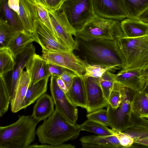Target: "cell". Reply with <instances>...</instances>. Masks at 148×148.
Masks as SVG:
<instances>
[{
    "label": "cell",
    "mask_w": 148,
    "mask_h": 148,
    "mask_svg": "<svg viewBox=\"0 0 148 148\" xmlns=\"http://www.w3.org/2000/svg\"><path fill=\"white\" fill-rule=\"evenodd\" d=\"M36 6L40 20L54 34L47 8L39 5Z\"/></svg>",
    "instance_id": "d590c367"
},
{
    "label": "cell",
    "mask_w": 148,
    "mask_h": 148,
    "mask_svg": "<svg viewBox=\"0 0 148 148\" xmlns=\"http://www.w3.org/2000/svg\"><path fill=\"white\" fill-rule=\"evenodd\" d=\"M106 137L107 140L115 148H123L120 144L118 138L114 134L112 135L106 136Z\"/></svg>",
    "instance_id": "b9f144b4"
},
{
    "label": "cell",
    "mask_w": 148,
    "mask_h": 148,
    "mask_svg": "<svg viewBox=\"0 0 148 148\" xmlns=\"http://www.w3.org/2000/svg\"><path fill=\"white\" fill-rule=\"evenodd\" d=\"M130 126L124 132L133 138L134 141L148 136V120L131 111Z\"/></svg>",
    "instance_id": "d6986e66"
},
{
    "label": "cell",
    "mask_w": 148,
    "mask_h": 148,
    "mask_svg": "<svg viewBox=\"0 0 148 148\" xmlns=\"http://www.w3.org/2000/svg\"><path fill=\"white\" fill-rule=\"evenodd\" d=\"M38 122L22 115L15 123L0 127V148H28L35 138Z\"/></svg>",
    "instance_id": "277c9868"
},
{
    "label": "cell",
    "mask_w": 148,
    "mask_h": 148,
    "mask_svg": "<svg viewBox=\"0 0 148 148\" xmlns=\"http://www.w3.org/2000/svg\"><path fill=\"white\" fill-rule=\"evenodd\" d=\"M78 126L81 131L89 132L100 136H110L114 134V131L107 126L88 119L82 124L78 125Z\"/></svg>",
    "instance_id": "4316f807"
},
{
    "label": "cell",
    "mask_w": 148,
    "mask_h": 148,
    "mask_svg": "<svg viewBox=\"0 0 148 148\" xmlns=\"http://www.w3.org/2000/svg\"><path fill=\"white\" fill-rule=\"evenodd\" d=\"M5 0H0V4L3 3Z\"/></svg>",
    "instance_id": "681fc988"
},
{
    "label": "cell",
    "mask_w": 148,
    "mask_h": 148,
    "mask_svg": "<svg viewBox=\"0 0 148 148\" xmlns=\"http://www.w3.org/2000/svg\"><path fill=\"white\" fill-rule=\"evenodd\" d=\"M77 76L70 71H65L60 76V77L64 82L68 90L72 84L74 78Z\"/></svg>",
    "instance_id": "f35d334b"
},
{
    "label": "cell",
    "mask_w": 148,
    "mask_h": 148,
    "mask_svg": "<svg viewBox=\"0 0 148 148\" xmlns=\"http://www.w3.org/2000/svg\"><path fill=\"white\" fill-rule=\"evenodd\" d=\"M130 108L134 114L148 118V95L143 92L134 91L131 99Z\"/></svg>",
    "instance_id": "603a6c76"
},
{
    "label": "cell",
    "mask_w": 148,
    "mask_h": 148,
    "mask_svg": "<svg viewBox=\"0 0 148 148\" xmlns=\"http://www.w3.org/2000/svg\"><path fill=\"white\" fill-rule=\"evenodd\" d=\"M49 9H56L59 8L62 0H46Z\"/></svg>",
    "instance_id": "ee69618b"
},
{
    "label": "cell",
    "mask_w": 148,
    "mask_h": 148,
    "mask_svg": "<svg viewBox=\"0 0 148 148\" xmlns=\"http://www.w3.org/2000/svg\"><path fill=\"white\" fill-rule=\"evenodd\" d=\"M31 82V79L27 71H22L19 78L14 97L10 101L12 112L19 111L21 104L26 95Z\"/></svg>",
    "instance_id": "ac0fdd59"
},
{
    "label": "cell",
    "mask_w": 148,
    "mask_h": 148,
    "mask_svg": "<svg viewBox=\"0 0 148 148\" xmlns=\"http://www.w3.org/2000/svg\"><path fill=\"white\" fill-rule=\"evenodd\" d=\"M4 76H0V116L8 111L10 99L4 82Z\"/></svg>",
    "instance_id": "1f68e13d"
},
{
    "label": "cell",
    "mask_w": 148,
    "mask_h": 148,
    "mask_svg": "<svg viewBox=\"0 0 148 148\" xmlns=\"http://www.w3.org/2000/svg\"><path fill=\"white\" fill-rule=\"evenodd\" d=\"M114 134L118 138L123 148L130 147L134 143V139L123 132H114Z\"/></svg>",
    "instance_id": "8d00e7d4"
},
{
    "label": "cell",
    "mask_w": 148,
    "mask_h": 148,
    "mask_svg": "<svg viewBox=\"0 0 148 148\" xmlns=\"http://www.w3.org/2000/svg\"><path fill=\"white\" fill-rule=\"evenodd\" d=\"M139 80L142 92L148 95V68L139 75Z\"/></svg>",
    "instance_id": "74e56055"
},
{
    "label": "cell",
    "mask_w": 148,
    "mask_h": 148,
    "mask_svg": "<svg viewBox=\"0 0 148 148\" xmlns=\"http://www.w3.org/2000/svg\"><path fill=\"white\" fill-rule=\"evenodd\" d=\"M147 27H148V24H147Z\"/></svg>",
    "instance_id": "816d5d0a"
},
{
    "label": "cell",
    "mask_w": 148,
    "mask_h": 148,
    "mask_svg": "<svg viewBox=\"0 0 148 148\" xmlns=\"http://www.w3.org/2000/svg\"><path fill=\"white\" fill-rule=\"evenodd\" d=\"M75 38V50L80 52L88 64L121 69L122 63L115 50L116 40H86L77 36Z\"/></svg>",
    "instance_id": "7a4b0ae2"
},
{
    "label": "cell",
    "mask_w": 148,
    "mask_h": 148,
    "mask_svg": "<svg viewBox=\"0 0 148 148\" xmlns=\"http://www.w3.org/2000/svg\"><path fill=\"white\" fill-rule=\"evenodd\" d=\"M115 50L122 63L121 72L141 73L148 68V34L122 36L116 40Z\"/></svg>",
    "instance_id": "6da1fadb"
},
{
    "label": "cell",
    "mask_w": 148,
    "mask_h": 148,
    "mask_svg": "<svg viewBox=\"0 0 148 148\" xmlns=\"http://www.w3.org/2000/svg\"><path fill=\"white\" fill-rule=\"evenodd\" d=\"M137 19L146 24H148V9L140 14Z\"/></svg>",
    "instance_id": "bcb514c9"
},
{
    "label": "cell",
    "mask_w": 148,
    "mask_h": 148,
    "mask_svg": "<svg viewBox=\"0 0 148 148\" xmlns=\"http://www.w3.org/2000/svg\"><path fill=\"white\" fill-rule=\"evenodd\" d=\"M92 1L96 15L119 21L127 17V12L123 0Z\"/></svg>",
    "instance_id": "7c38bea8"
},
{
    "label": "cell",
    "mask_w": 148,
    "mask_h": 148,
    "mask_svg": "<svg viewBox=\"0 0 148 148\" xmlns=\"http://www.w3.org/2000/svg\"><path fill=\"white\" fill-rule=\"evenodd\" d=\"M121 94L117 83L116 82L108 100V104L112 108L116 109L121 104Z\"/></svg>",
    "instance_id": "e575fe53"
},
{
    "label": "cell",
    "mask_w": 148,
    "mask_h": 148,
    "mask_svg": "<svg viewBox=\"0 0 148 148\" xmlns=\"http://www.w3.org/2000/svg\"><path fill=\"white\" fill-rule=\"evenodd\" d=\"M117 69L114 67H104L99 65L89 64L86 67V72L83 76L85 77H92L100 78L107 71Z\"/></svg>",
    "instance_id": "d6a6232c"
},
{
    "label": "cell",
    "mask_w": 148,
    "mask_h": 148,
    "mask_svg": "<svg viewBox=\"0 0 148 148\" xmlns=\"http://www.w3.org/2000/svg\"><path fill=\"white\" fill-rule=\"evenodd\" d=\"M34 41L35 40L33 34L24 31L19 32L10 42L7 47L15 58Z\"/></svg>",
    "instance_id": "cb8c5ba5"
},
{
    "label": "cell",
    "mask_w": 148,
    "mask_h": 148,
    "mask_svg": "<svg viewBox=\"0 0 148 148\" xmlns=\"http://www.w3.org/2000/svg\"><path fill=\"white\" fill-rule=\"evenodd\" d=\"M32 3L36 5H40L47 8H49L46 0H29Z\"/></svg>",
    "instance_id": "7dc6e473"
},
{
    "label": "cell",
    "mask_w": 148,
    "mask_h": 148,
    "mask_svg": "<svg viewBox=\"0 0 148 148\" xmlns=\"http://www.w3.org/2000/svg\"><path fill=\"white\" fill-rule=\"evenodd\" d=\"M54 34L71 51L75 50L76 42L72 37L77 35L76 30L69 22L62 10L47 8Z\"/></svg>",
    "instance_id": "9c48e42d"
},
{
    "label": "cell",
    "mask_w": 148,
    "mask_h": 148,
    "mask_svg": "<svg viewBox=\"0 0 148 148\" xmlns=\"http://www.w3.org/2000/svg\"><path fill=\"white\" fill-rule=\"evenodd\" d=\"M18 14L24 30L32 34L35 21L40 20L36 5L29 0H19Z\"/></svg>",
    "instance_id": "9a60e30c"
},
{
    "label": "cell",
    "mask_w": 148,
    "mask_h": 148,
    "mask_svg": "<svg viewBox=\"0 0 148 148\" xmlns=\"http://www.w3.org/2000/svg\"><path fill=\"white\" fill-rule=\"evenodd\" d=\"M64 0H62V3L63 2V1Z\"/></svg>",
    "instance_id": "f907efd6"
},
{
    "label": "cell",
    "mask_w": 148,
    "mask_h": 148,
    "mask_svg": "<svg viewBox=\"0 0 148 148\" xmlns=\"http://www.w3.org/2000/svg\"><path fill=\"white\" fill-rule=\"evenodd\" d=\"M141 73L137 71L121 72L116 74V82L136 92H142L139 80Z\"/></svg>",
    "instance_id": "d4e9b609"
},
{
    "label": "cell",
    "mask_w": 148,
    "mask_h": 148,
    "mask_svg": "<svg viewBox=\"0 0 148 148\" xmlns=\"http://www.w3.org/2000/svg\"><path fill=\"white\" fill-rule=\"evenodd\" d=\"M121 97V102L116 109L108 104L107 107L109 126L114 132H124L130 125L131 99L134 91L116 82Z\"/></svg>",
    "instance_id": "8992f818"
},
{
    "label": "cell",
    "mask_w": 148,
    "mask_h": 148,
    "mask_svg": "<svg viewBox=\"0 0 148 148\" xmlns=\"http://www.w3.org/2000/svg\"><path fill=\"white\" fill-rule=\"evenodd\" d=\"M36 42L42 50L50 51H67L71 50L40 20L35 22L32 33Z\"/></svg>",
    "instance_id": "30bf717a"
},
{
    "label": "cell",
    "mask_w": 148,
    "mask_h": 148,
    "mask_svg": "<svg viewBox=\"0 0 148 148\" xmlns=\"http://www.w3.org/2000/svg\"><path fill=\"white\" fill-rule=\"evenodd\" d=\"M57 77L51 76L50 83L51 96L56 108L72 124H76L78 116L77 107L70 102L66 93L59 87L56 81Z\"/></svg>",
    "instance_id": "8fae6325"
},
{
    "label": "cell",
    "mask_w": 148,
    "mask_h": 148,
    "mask_svg": "<svg viewBox=\"0 0 148 148\" xmlns=\"http://www.w3.org/2000/svg\"><path fill=\"white\" fill-rule=\"evenodd\" d=\"M66 94L73 105L86 109L87 105V96L82 77L77 76L74 78L72 84Z\"/></svg>",
    "instance_id": "2e32d148"
},
{
    "label": "cell",
    "mask_w": 148,
    "mask_h": 148,
    "mask_svg": "<svg viewBox=\"0 0 148 148\" xmlns=\"http://www.w3.org/2000/svg\"><path fill=\"white\" fill-rule=\"evenodd\" d=\"M59 8L77 33L95 15L92 0H64Z\"/></svg>",
    "instance_id": "52a82bcc"
},
{
    "label": "cell",
    "mask_w": 148,
    "mask_h": 148,
    "mask_svg": "<svg viewBox=\"0 0 148 148\" xmlns=\"http://www.w3.org/2000/svg\"><path fill=\"white\" fill-rule=\"evenodd\" d=\"M134 143L148 147V136L134 141Z\"/></svg>",
    "instance_id": "c3c4849f"
},
{
    "label": "cell",
    "mask_w": 148,
    "mask_h": 148,
    "mask_svg": "<svg viewBox=\"0 0 148 148\" xmlns=\"http://www.w3.org/2000/svg\"><path fill=\"white\" fill-rule=\"evenodd\" d=\"M88 119L94 121L106 126H109L108 112L103 108L89 113L86 115Z\"/></svg>",
    "instance_id": "836d02e7"
},
{
    "label": "cell",
    "mask_w": 148,
    "mask_h": 148,
    "mask_svg": "<svg viewBox=\"0 0 148 148\" xmlns=\"http://www.w3.org/2000/svg\"><path fill=\"white\" fill-rule=\"evenodd\" d=\"M56 81L57 84L61 89L65 93L68 91L66 86L60 77H57Z\"/></svg>",
    "instance_id": "f6af8a7d"
},
{
    "label": "cell",
    "mask_w": 148,
    "mask_h": 148,
    "mask_svg": "<svg viewBox=\"0 0 148 148\" xmlns=\"http://www.w3.org/2000/svg\"><path fill=\"white\" fill-rule=\"evenodd\" d=\"M8 5L10 8L19 14V0H8Z\"/></svg>",
    "instance_id": "7bdbcfd3"
},
{
    "label": "cell",
    "mask_w": 148,
    "mask_h": 148,
    "mask_svg": "<svg viewBox=\"0 0 148 148\" xmlns=\"http://www.w3.org/2000/svg\"><path fill=\"white\" fill-rule=\"evenodd\" d=\"M127 13V18L137 19L148 9V0H123Z\"/></svg>",
    "instance_id": "83f0119b"
},
{
    "label": "cell",
    "mask_w": 148,
    "mask_h": 148,
    "mask_svg": "<svg viewBox=\"0 0 148 148\" xmlns=\"http://www.w3.org/2000/svg\"><path fill=\"white\" fill-rule=\"evenodd\" d=\"M85 84L87 99L86 110L90 113L107 107L108 100L103 94L99 81V78L82 76Z\"/></svg>",
    "instance_id": "4fadbf2b"
},
{
    "label": "cell",
    "mask_w": 148,
    "mask_h": 148,
    "mask_svg": "<svg viewBox=\"0 0 148 148\" xmlns=\"http://www.w3.org/2000/svg\"><path fill=\"white\" fill-rule=\"evenodd\" d=\"M54 104L51 96L45 93L37 100L31 116L38 122L45 120L54 111Z\"/></svg>",
    "instance_id": "e0dca14e"
},
{
    "label": "cell",
    "mask_w": 148,
    "mask_h": 148,
    "mask_svg": "<svg viewBox=\"0 0 148 148\" xmlns=\"http://www.w3.org/2000/svg\"><path fill=\"white\" fill-rule=\"evenodd\" d=\"M121 23L123 36L136 37L148 34L147 24L137 19L126 18Z\"/></svg>",
    "instance_id": "44dd1931"
},
{
    "label": "cell",
    "mask_w": 148,
    "mask_h": 148,
    "mask_svg": "<svg viewBox=\"0 0 148 148\" xmlns=\"http://www.w3.org/2000/svg\"><path fill=\"white\" fill-rule=\"evenodd\" d=\"M49 71L51 76H53L57 77H60L63 73L65 71H71L62 66L49 63Z\"/></svg>",
    "instance_id": "ab89813d"
},
{
    "label": "cell",
    "mask_w": 148,
    "mask_h": 148,
    "mask_svg": "<svg viewBox=\"0 0 148 148\" xmlns=\"http://www.w3.org/2000/svg\"><path fill=\"white\" fill-rule=\"evenodd\" d=\"M0 22L9 25L18 32L24 31L18 14L9 8L8 0L0 4Z\"/></svg>",
    "instance_id": "7402d4cb"
},
{
    "label": "cell",
    "mask_w": 148,
    "mask_h": 148,
    "mask_svg": "<svg viewBox=\"0 0 148 148\" xmlns=\"http://www.w3.org/2000/svg\"><path fill=\"white\" fill-rule=\"evenodd\" d=\"M76 36L86 40H115L123 35L119 21L95 15L77 33Z\"/></svg>",
    "instance_id": "5b68a950"
},
{
    "label": "cell",
    "mask_w": 148,
    "mask_h": 148,
    "mask_svg": "<svg viewBox=\"0 0 148 148\" xmlns=\"http://www.w3.org/2000/svg\"><path fill=\"white\" fill-rule=\"evenodd\" d=\"M116 75L110 71L105 72L99 78L101 87L105 97L108 100L116 82L115 77Z\"/></svg>",
    "instance_id": "4dcf8cb0"
},
{
    "label": "cell",
    "mask_w": 148,
    "mask_h": 148,
    "mask_svg": "<svg viewBox=\"0 0 148 148\" xmlns=\"http://www.w3.org/2000/svg\"><path fill=\"white\" fill-rule=\"evenodd\" d=\"M74 148L75 146L71 144H63L58 145H30L28 148Z\"/></svg>",
    "instance_id": "60d3db41"
},
{
    "label": "cell",
    "mask_w": 148,
    "mask_h": 148,
    "mask_svg": "<svg viewBox=\"0 0 148 148\" xmlns=\"http://www.w3.org/2000/svg\"><path fill=\"white\" fill-rule=\"evenodd\" d=\"M16 62L14 58L8 47L0 48V76H4L13 71Z\"/></svg>",
    "instance_id": "f1b7e54d"
},
{
    "label": "cell",
    "mask_w": 148,
    "mask_h": 148,
    "mask_svg": "<svg viewBox=\"0 0 148 148\" xmlns=\"http://www.w3.org/2000/svg\"><path fill=\"white\" fill-rule=\"evenodd\" d=\"M19 32L9 25L0 22V48L7 47Z\"/></svg>",
    "instance_id": "f546056e"
},
{
    "label": "cell",
    "mask_w": 148,
    "mask_h": 148,
    "mask_svg": "<svg viewBox=\"0 0 148 148\" xmlns=\"http://www.w3.org/2000/svg\"><path fill=\"white\" fill-rule=\"evenodd\" d=\"M79 141L83 148H115L106 136L88 135L82 137Z\"/></svg>",
    "instance_id": "484cf974"
},
{
    "label": "cell",
    "mask_w": 148,
    "mask_h": 148,
    "mask_svg": "<svg viewBox=\"0 0 148 148\" xmlns=\"http://www.w3.org/2000/svg\"><path fill=\"white\" fill-rule=\"evenodd\" d=\"M49 77L42 79L34 84L30 83L21 104L20 110L26 108L45 93Z\"/></svg>",
    "instance_id": "ffe728a7"
},
{
    "label": "cell",
    "mask_w": 148,
    "mask_h": 148,
    "mask_svg": "<svg viewBox=\"0 0 148 148\" xmlns=\"http://www.w3.org/2000/svg\"><path fill=\"white\" fill-rule=\"evenodd\" d=\"M81 131L77 124H72L56 108L52 114L38 127L36 134L42 144L58 145L76 139Z\"/></svg>",
    "instance_id": "3957f363"
},
{
    "label": "cell",
    "mask_w": 148,
    "mask_h": 148,
    "mask_svg": "<svg viewBox=\"0 0 148 148\" xmlns=\"http://www.w3.org/2000/svg\"><path fill=\"white\" fill-rule=\"evenodd\" d=\"M26 71L34 84L40 80L51 76L49 71V63L42 56L35 54L29 59L25 65Z\"/></svg>",
    "instance_id": "5bb4252c"
},
{
    "label": "cell",
    "mask_w": 148,
    "mask_h": 148,
    "mask_svg": "<svg viewBox=\"0 0 148 148\" xmlns=\"http://www.w3.org/2000/svg\"><path fill=\"white\" fill-rule=\"evenodd\" d=\"M42 56L49 63L60 66L82 77L86 72V67L89 64L75 55L73 51H50L42 50Z\"/></svg>",
    "instance_id": "ba28073f"
}]
</instances>
